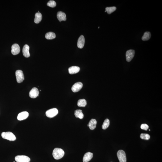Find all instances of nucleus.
Listing matches in <instances>:
<instances>
[{"label": "nucleus", "instance_id": "1", "mask_svg": "<svg viewBox=\"0 0 162 162\" xmlns=\"http://www.w3.org/2000/svg\"><path fill=\"white\" fill-rule=\"evenodd\" d=\"M64 151L61 148H55L53 151V156L55 159H60L64 156Z\"/></svg>", "mask_w": 162, "mask_h": 162}, {"label": "nucleus", "instance_id": "2", "mask_svg": "<svg viewBox=\"0 0 162 162\" xmlns=\"http://www.w3.org/2000/svg\"><path fill=\"white\" fill-rule=\"evenodd\" d=\"M1 136L3 138L7 139L10 141H15L16 139V136L13 133L11 132H3L2 133Z\"/></svg>", "mask_w": 162, "mask_h": 162}, {"label": "nucleus", "instance_id": "3", "mask_svg": "<svg viewBox=\"0 0 162 162\" xmlns=\"http://www.w3.org/2000/svg\"><path fill=\"white\" fill-rule=\"evenodd\" d=\"M117 156L119 162H126V157L125 152L123 150H120L117 152Z\"/></svg>", "mask_w": 162, "mask_h": 162}, {"label": "nucleus", "instance_id": "4", "mask_svg": "<svg viewBox=\"0 0 162 162\" xmlns=\"http://www.w3.org/2000/svg\"><path fill=\"white\" fill-rule=\"evenodd\" d=\"M16 75L17 81L19 83H22L25 79V77L23 72L21 70H18L16 71Z\"/></svg>", "mask_w": 162, "mask_h": 162}, {"label": "nucleus", "instance_id": "5", "mask_svg": "<svg viewBox=\"0 0 162 162\" xmlns=\"http://www.w3.org/2000/svg\"><path fill=\"white\" fill-rule=\"evenodd\" d=\"M58 113V110L57 108H53L46 111V115L48 117L51 118L54 117L56 116Z\"/></svg>", "mask_w": 162, "mask_h": 162}, {"label": "nucleus", "instance_id": "6", "mask_svg": "<svg viewBox=\"0 0 162 162\" xmlns=\"http://www.w3.org/2000/svg\"><path fill=\"white\" fill-rule=\"evenodd\" d=\"M15 159L17 162H30L31 161L29 157L24 155L17 156L15 157Z\"/></svg>", "mask_w": 162, "mask_h": 162}, {"label": "nucleus", "instance_id": "7", "mask_svg": "<svg viewBox=\"0 0 162 162\" xmlns=\"http://www.w3.org/2000/svg\"><path fill=\"white\" fill-rule=\"evenodd\" d=\"M135 54V51L133 50H130L127 51L126 53V61L130 62L132 59Z\"/></svg>", "mask_w": 162, "mask_h": 162}, {"label": "nucleus", "instance_id": "8", "mask_svg": "<svg viewBox=\"0 0 162 162\" xmlns=\"http://www.w3.org/2000/svg\"><path fill=\"white\" fill-rule=\"evenodd\" d=\"M83 86L82 83L81 82L75 83L72 87V91L74 93H76V92L79 91L82 88Z\"/></svg>", "mask_w": 162, "mask_h": 162}, {"label": "nucleus", "instance_id": "9", "mask_svg": "<svg viewBox=\"0 0 162 162\" xmlns=\"http://www.w3.org/2000/svg\"><path fill=\"white\" fill-rule=\"evenodd\" d=\"M20 51V48L19 45L17 44H15L12 47L11 52L13 55L19 54Z\"/></svg>", "mask_w": 162, "mask_h": 162}, {"label": "nucleus", "instance_id": "10", "mask_svg": "<svg viewBox=\"0 0 162 162\" xmlns=\"http://www.w3.org/2000/svg\"><path fill=\"white\" fill-rule=\"evenodd\" d=\"M39 92L38 90L36 87L33 88L29 93V96L31 98H34L39 96Z\"/></svg>", "mask_w": 162, "mask_h": 162}, {"label": "nucleus", "instance_id": "11", "mask_svg": "<svg viewBox=\"0 0 162 162\" xmlns=\"http://www.w3.org/2000/svg\"><path fill=\"white\" fill-rule=\"evenodd\" d=\"M85 42V39L84 36L81 35L80 36L78 39V43H77V46L79 48L82 49L84 46Z\"/></svg>", "mask_w": 162, "mask_h": 162}, {"label": "nucleus", "instance_id": "12", "mask_svg": "<svg viewBox=\"0 0 162 162\" xmlns=\"http://www.w3.org/2000/svg\"><path fill=\"white\" fill-rule=\"evenodd\" d=\"M29 116V113L27 111L22 112L19 113L17 117L18 120L22 121L26 119Z\"/></svg>", "mask_w": 162, "mask_h": 162}, {"label": "nucleus", "instance_id": "13", "mask_svg": "<svg viewBox=\"0 0 162 162\" xmlns=\"http://www.w3.org/2000/svg\"><path fill=\"white\" fill-rule=\"evenodd\" d=\"M29 49V46L27 45H24L23 48V55L24 57H26V58H28L30 57Z\"/></svg>", "mask_w": 162, "mask_h": 162}, {"label": "nucleus", "instance_id": "14", "mask_svg": "<svg viewBox=\"0 0 162 162\" xmlns=\"http://www.w3.org/2000/svg\"><path fill=\"white\" fill-rule=\"evenodd\" d=\"M57 17L60 22L63 21H65L66 20V15L62 12H58L57 14Z\"/></svg>", "mask_w": 162, "mask_h": 162}, {"label": "nucleus", "instance_id": "15", "mask_svg": "<svg viewBox=\"0 0 162 162\" xmlns=\"http://www.w3.org/2000/svg\"><path fill=\"white\" fill-rule=\"evenodd\" d=\"M93 156L92 153L89 152L86 153L84 155L83 158V162H88L91 160Z\"/></svg>", "mask_w": 162, "mask_h": 162}, {"label": "nucleus", "instance_id": "16", "mask_svg": "<svg viewBox=\"0 0 162 162\" xmlns=\"http://www.w3.org/2000/svg\"><path fill=\"white\" fill-rule=\"evenodd\" d=\"M80 68L79 67L77 66H72L69 68V73L72 75L78 73L79 72Z\"/></svg>", "mask_w": 162, "mask_h": 162}, {"label": "nucleus", "instance_id": "17", "mask_svg": "<svg viewBox=\"0 0 162 162\" xmlns=\"http://www.w3.org/2000/svg\"><path fill=\"white\" fill-rule=\"evenodd\" d=\"M97 121L95 119H92L89 122V127L91 130H94L96 127Z\"/></svg>", "mask_w": 162, "mask_h": 162}, {"label": "nucleus", "instance_id": "18", "mask_svg": "<svg viewBox=\"0 0 162 162\" xmlns=\"http://www.w3.org/2000/svg\"><path fill=\"white\" fill-rule=\"evenodd\" d=\"M42 15L40 13H37L35 15L34 22L36 24H39L40 23L42 19Z\"/></svg>", "mask_w": 162, "mask_h": 162}, {"label": "nucleus", "instance_id": "19", "mask_svg": "<svg viewBox=\"0 0 162 162\" xmlns=\"http://www.w3.org/2000/svg\"><path fill=\"white\" fill-rule=\"evenodd\" d=\"M74 114L76 117L79 118L80 119H82L84 117V115L83 113L82 110H75Z\"/></svg>", "mask_w": 162, "mask_h": 162}, {"label": "nucleus", "instance_id": "20", "mask_svg": "<svg viewBox=\"0 0 162 162\" xmlns=\"http://www.w3.org/2000/svg\"><path fill=\"white\" fill-rule=\"evenodd\" d=\"M45 37L47 39L51 40V39H55L56 36L55 33L52 32H49L46 33L45 35Z\"/></svg>", "mask_w": 162, "mask_h": 162}, {"label": "nucleus", "instance_id": "21", "mask_svg": "<svg viewBox=\"0 0 162 162\" xmlns=\"http://www.w3.org/2000/svg\"><path fill=\"white\" fill-rule=\"evenodd\" d=\"M87 101L85 99H80L79 100L78 102V105L79 107H85L87 105Z\"/></svg>", "mask_w": 162, "mask_h": 162}, {"label": "nucleus", "instance_id": "22", "mask_svg": "<svg viewBox=\"0 0 162 162\" xmlns=\"http://www.w3.org/2000/svg\"><path fill=\"white\" fill-rule=\"evenodd\" d=\"M151 34L150 32H146L144 34L142 38V40L143 41H147L150 38Z\"/></svg>", "mask_w": 162, "mask_h": 162}, {"label": "nucleus", "instance_id": "23", "mask_svg": "<svg viewBox=\"0 0 162 162\" xmlns=\"http://www.w3.org/2000/svg\"><path fill=\"white\" fill-rule=\"evenodd\" d=\"M116 8V7H107L105 9L106 11L109 14H111L113 12L115 11Z\"/></svg>", "mask_w": 162, "mask_h": 162}, {"label": "nucleus", "instance_id": "24", "mask_svg": "<svg viewBox=\"0 0 162 162\" xmlns=\"http://www.w3.org/2000/svg\"><path fill=\"white\" fill-rule=\"evenodd\" d=\"M110 125V120L108 119H106L104 121L103 123L102 126L103 129L105 130Z\"/></svg>", "mask_w": 162, "mask_h": 162}, {"label": "nucleus", "instance_id": "25", "mask_svg": "<svg viewBox=\"0 0 162 162\" xmlns=\"http://www.w3.org/2000/svg\"><path fill=\"white\" fill-rule=\"evenodd\" d=\"M140 138L145 140H148L150 138V136L147 134H141L140 135Z\"/></svg>", "mask_w": 162, "mask_h": 162}, {"label": "nucleus", "instance_id": "26", "mask_svg": "<svg viewBox=\"0 0 162 162\" xmlns=\"http://www.w3.org/2000/svg\"><path fill=\"white\" fill-rule=\"evenodd\" d=\"M47 5L50 7L54 8L56 6V3L54 1H50L47 4Z\"/></svg>", "mask_w": 162, "mask_h": 162}, {"label": "nucleus", "instance_id": "27", "mask_svg": "<svg viewBox=\"0 0 162 162\" xmlns=\"http://www.w3.org/2000/svg\"><path fill=\"white\" fill-rule=\"evenodd\" d=\"M140 128L141 129L146 131L149 128V126L147 125L146 124H142L141 125Z\"/></svg>", "mask_w": 162, "mask_h": 162}, {"label": "nucleus", "instance_id": "28", "mask_svg": "<svg viewBox=\"0 0 162 162\" xmlns=\"http://www.w3.org/2000/svg\"><path fill=\"white\" fill-rule=\"evenodd\" d=\"M87 126L89 127V125H88H88H87Z\"/></svg>", "mask_w": 162, "mask_h": 162}, {"label": "nucleus", "instance_id": "29", "mask_svg": "<svg viewBox=\"0 0 162 162\" xmlns=\"http://www.w3.org/2000/svg\"><path fill=\"white\" fill-rule=\"evenodd\" d=\"M149 131H150V129H149Z\"/></svg>", "mask_w": 162, "mask_h": 162}, {"label": "nucleus", "instance_id": "30", "mask_svg": "<svg viewBox=\"0 0 162 162\" xmlns=\"http://www.w3.org/2000/svg\"></svg>", "mask_w": 162, "mask_h": 162}]
</instances>
